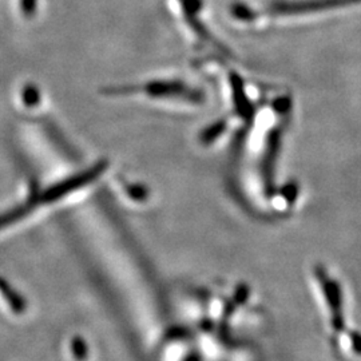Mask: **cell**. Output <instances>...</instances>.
Returning <instances> with one entry per match:
<instances>
[{
	"mask_svg": "<svg viewBox=\"0 0 361 361\" xmlns=\"http://www.w3.org/2000/svg\"><path fill=\"white\" fill-rule=\"evenodd\" d=\"M20 7L23 10V13L26 15H31L35 11L37 7V0H20Z\"/></svg>",
	"mask_w": 361,
	"mask_h": 361,
	"instance_id": "6da1fadb",
	"label": "cell"
},
{
	"mask_svg": "<svg viewBox=\"0 0 361 361\" xmlns=\"http://www.w3.org/2000/svg\"><path fill=\"white\" fill-rule=\"evenodd\" d=\"M73 349H74V353L77 355V357H85L86 347H85V344L80 341V338H77V340L73 341Z\"/></svg>",
	"mask_w": 361,
	"mask_h": 361,
	"instance_id": "7a4b0ae2",
	"label": "cell"
}]
</instances>
